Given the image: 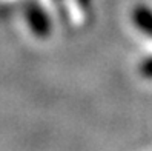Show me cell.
I'll list each match as a JSON object with an SVG mask.
<instances>
[{
	"mask_svg": "<svg viewBox=\"0 0 152 151\" xmlns=\"http://www.w3.org/2000/svg\"><path fill=\"white\" fill-rule=\"evenodd\" d=\"M132 19L135 26L143 32L152 37V11L146 6H138L132 14Z\"/></svg>",
	"mask_w": 152,
	"mask_h": 151,
	"instance_id": "obj_2",
	"label": "cell"
},
{
	"mask_svg": "<svg viewBox=\"0 0 152 151\" xmlns=\"http://www.w3.org/2000/svg\"><path fill=\"white\" fill-rule=\"evenodd\" d=\"M25 19L31 32L37 37H46L51 32V20L40 5L29 3L25 8Z\"/></svg>",
	"mask_w": 152,
	"mask_h": 151,
	"instance_id": "obj_1",
	"label": "cell"
},
{
	"mask_svg": "<svg viewBox=\"0 0 152 151\" xmlns=\"http://www.w3.org/2000/svg\"><path fill=\"white\" fill-rule=\"evenodd\" d=\"M141 73H143V76L152 79V59H148L141 63Z\"/></svg>",
	"mask_w": 152,
	"mask_h": 151,
	"instance_id": "obj_3",
	"label": "cell"
}]
</instances>
